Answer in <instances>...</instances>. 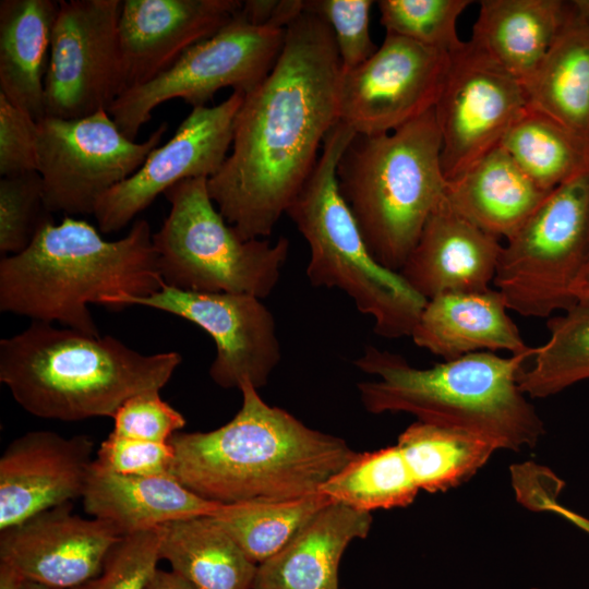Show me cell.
<instances>
[{
	"mask_svg": "<svg viewBox=\"0 0 589 589\" xmlns=\"http://www.w3.org/2000/svg\"><path fill=\"white\" fill-rule=\"evenodd\" d=\"M241 5L240 0L122 1L119 43L125 89L166 71L231 21Z\"/></svg>",
	"mask_w": 589,
	"mask_h": 589,
	"instance_id": "d6986e66",
	"label": "cell"
},
{
	"mask_svg": "<svg viewBox=\"0 0 589 589\" xmlns=\"http://www.w3.org/2000/svg\"><path fill=\"white\" fill-rule=\"evenodd\" d=\"M496 289L437 296L426 301L411 333L416 346L453 360L481 351H531Z\"/></svg>",
	"mask_w": 589,
	"mask_h": 589,
	"instance_id": "44dd1931",
	"label": "cell"
},
{
	"mask_svg": "<svg viewBox=\"0 0 589 589\" xmlns=\"http://www.w3.org/2000/svg\"><path fill=\"white\" fill-rule=\"evenodd\" d=\"M37 171L0 179V252L4 256L23 252L38 232L53 221Z\"/></svg>",
	"mask_w": 589,
	"mask_h": 589,
	"instance_id": "e575fe53",
	"label": "cell"
},
{
	"mask_svg": "<svg viewBox=\"0 0 589 589\" xmlns=\"http://www.w3.org/2000/svg\"><path fill=\"white\" fill-rule=\"evenodd\" d=\"M528 109L522 83L472 41H464L450 52L434 107L445 180L454 179L500 146Z\"/></svg>",
	"mask_w": 589,
	"mask_h": 589,
	"instance_id": "4fadbf2b",
	"label": "cell"
},
{
	"mask_svg": "<svg viewBox=\"0 0 589 589\" xmlns=\"http://www.w3.org/2000/svg\"><path fill=\"white\" fill-rule=\"evenodd\" d=\"M175 450L168 443L125 437L111 432L97 450L95 462L115 473L136 477L171 476Z\"/></svg>",
	"mask_w": 589,
	"mask_h": 589,
	"instance_id": "f35d334b",
	"label": "cell"
},
{
	"mask_svg": "<svg viewBox=\"0 0 589 589\" xmlns=\"http://www.w3.org/2000/svg\"><path fill=\"white\" fill-rule=\"evenodd\" d=\"M112 419L113 433L157 443H168L185 425L184 417L161 399L159 390L130 397Z\"/></svg>",
	"mask_w": 589,
	"mask_h": 589,
	"instance_id": "74e56055",
	"label": "cell"
},
{
	"mask_svg": "<svg viewBox=\"0 0 589 589\" xmlns=\"http://www.w3.org/2000/svg\"><path fill=\"white\" fill-rule=\"evenodd\" d=\"M23 589H56V588H50V587L44 586L41 584L25 580Z\"/></svg>",
	"mask_w": 589,
	"mask_h": 589,
	"instance_id": "bcb514c9",
	"label": "cell"
},
{
	"mask_svg": "<svg viewBox=\"0 0 589 589\" xmlns=\"http://www.w3.org/2000/svg\"><path fill=\"white\" fill-rule=\"evenodd\" d=\"M329 502L317 492L292 500L221 504L211 516L259 565L283 549Z\"/></svg>",
	"mask_w": 589,
	"mask_h": 589,
	"instance_id": "4dcf8cb0",
	"label": "cell"
},
{
	"mask_svg": "<svg viewBox=\"0 0 589 589\" xmlns=\"http://www.w3.org/2000/svg\"><path fill=\"white\" fill-rule=\"evenodd\" d=\"M570 1L482 0L472 41L522 84L564 28Z\"/></svg>",
	"mask_w": 589,
	"mask_h": 589,
	"instance_id": "d4e9b609",
	"label": "cell"
},
{
	"mask_svg": "<svg viewBox=\"0 0 589 589\" xmlns=\"http://www.w3.org/2000/svg\"><path fill=\"white\" fill-rule=\"evenodd\" d=\"M448 63L447 52L386 34L369 59L341 72L339 121L356 134L395 131L435 107Z\"/></svg>",
	"mask_w": 589,
	"mask_h": 589,
	"instance_id": "5bb4252c",
	"label": "cell"
},
{
	"mask_svg": "<svg viewBox=\"0 0 589 589\" xmlns=\"http://www.w3.org/2000/svg\"><path fill=\"white\" fill-rule=\"evenodd\" d=\"M144 589H196L188 580L172 570L156 569Z\"/></svg>",
	"mask_w": 589,
	"mask_h": 589,
	"instance_id": "60d3db41",
	"label": "cell"
},
{
	"mask_svg": "<svg viewBox=\"0 0 589 589\" xmlns=\"http://www.w3.org/2000/svg\"><path fill=\"white\" fill-rule=\"evenodd\" d=\"M243 98L244 94L232 92L216 106L192 108L167 143L99 199L94 212L99 231L123 229L159 194L183 180L216 175L229 155Z\"/></svg>",
	"mask_w": 589,
	"mask_h": 589,
	"instance_id": "2e32d148",
	"label": "cell"
},
{
	"mask_svg": "<svg viewBox=\"0 0 589 589\" xmlns=\"http://www.w3.org/2000/svg\"><path fill=\"white\" fill-rule=\"evenodd\" d=\"M373 4L372 0H303V9L332 29L341 72L360 65L377 49L370 35Z\"/></svg>",
	"mask_w": 589,
	"mask_h": 589,
	"instance_id": "8d00e7d4",
	"label": "cell"
},
{
	"mask_svg": "<svg viewBox=\"0 0 589 589\" xmlns=\"http://www.w3.org/2000/svg\"><path fill=\"white\" fill-rule=\"evenodd\" d=\"M341 62L329 26L303 11L288 25L269 74L244 95L231 152L209 195L244 239L268 237L339 122Z\"/></svg>",
	"mask_w": 589,
	"mask_h": 589,
	"instance_id": "6da1fadb",
	"label": "cell"
},
{
	"mask_svg": "<svg viewBox=\"0 0 589 589\" xmlns=\"http://www.w3.org/2000/svg\"><path fill=\"white\" fill-rule=\"evenodd\" d=\"M550 192L532 182L500 145L446 181L444 196L470 223L507 240Z\"/></svg>",
	"mask_w": 589,
	"mask_h": 589,
	"instance_id": "cb8c5ba5",
	"label": "cell"
},
{
	"mask_svg": "<svg viewBox=\"0 0 589 589\" xmlns=\"http://www.w3.org/2000/svg\"><path fill=\"white\" fill-rule=\"evenodd\" d=\"M555 512H558L560 514L564 515L565 517H567L568 519H570L573 522H575L577 526H579L580 528H582L584 530H586L587 532H589V520L575 514V513H572L565 508H560V507H555L554 508Z\"/></svg>",
	"mask_w": 589,
	"mask_h": 589,
	"instance_id": "ee69618b",
	"label": "cell"
},
{
	"mask_svg": "<svg viewBox=\"0 0 589 589\" xmlns=\"http://www.w3.org/2000/svg\"><path fill=\"white\" fill-rule=\"evenodd\" d=\"M434 108L393 132L354 134L336 169L338 189L373 256L400 272L446 180Z\"/></svg>",
	"mask_w": 589,
	"mask_h": 589,
	"instance_id": "8992f818",
	"label": "cell"
},
{
	"mask_svg": "<svg viewBox=\"0 0 589 589\" xmlns=\"http://www.w3.org/2000/svg\"><path fill=\"white\" fill-rule=\"evenodd\" d=\"M142 305L182 317L207 333L216 356L212 380L223 388L250 383L260 389L280 360L276 322L262 299L250 294L183 290L166 284L145 297H122L115 309Z\"/></svg>",
	"mask_w": 589,
	"mask_h": 589,
	"instance_id": "9a60e30c",
	"label": "cell"
},
{
	"mask_svg": "<svg viewBox=\"0 0 589 589\" xmlns=\"http://www.w3.org/2000/svg\"><path fill=\"white\" fill-rule=\"evenodd\" d=\"M501 146L532 182L548 192L589 170V144L530 107Z\"/></svg>",
	"mask_w": 589,
	"mask_h": 589,
	"instance_id": "f546056e",
	"label": "cell"
},
{
	"mask_svg": "<svg viewBox=\"0 0 589 589\" xmlns=\"http://www.w3.org/2000/svg\"><path fill=\"white\" fill-rule=\"evenodd\" d=\"M532 589H536V588H532Z\"/></svg>",
	"mask_w": 589,
	"mask_h": 589,
	"instance_id": "c3c4849f",
	"label": "cell"
},
{
	"mask_svg": "<svg viewBox=\"0 0 589 589\" xmlns=\"http://www.w3.org/2000/svg\"><path fill=\"white\" fill-rule=\"evenodd\" d=\"M87 435L32 431L0 458V531L82 497L94 460Z\"/></svg>",
	"mask_w": 589,
	"mask_h": 589,
	"instance_id": "ac0fdd59",
	"label": "cell"
},
{
	"mask_svg": "<svg viewBox=\"0 0 589 589\" xmlns=\"http://www.w3.org/2000/svg\"><path fill=\"white\" fill-rule=\"evenodd\" d=\"M587 265H589V242H588Z\"/></svg>",
	"mask_w": 589,
	"mask_h": 589,
	"instance_id": "7dc6e473",
	"label": "cell"
},
{
	"mask_svg": "<svg viewBox=\"0 0 589 589\" xmlns=\"http://www.w3.org/2000/svg\"><path fill=\"white\" fill-rule=\"evenodd\" d=\"M82 501L88 515L111 525L121 536L212 515L221 505L199 496L172 476H124L95 460Z\"/></svg>",
	"mask_w": 589,
	"mask_h": 589,
	"instance_id": "603a6c76",
	"label": "cell"
},
{
	"mask_svg": "<svg viewBox=\"0 0 589 589\" xmlns=\"http://www.w3.org/2000/svg\"><path fill=\"white\" fill-rule=\"evenodd\" d=\"M549 339L537 347L532 365L522 369L518 384L526 396L544 398L589 380V302L576 301L549 318Z\"/></svg>",
	"mask_w": 589,
	"mask_h": 589,
	"instance_id": "1f68e13d",
	"label": "cell"
},
{
	"mask_svg": "<svg viewBox=\"0 0 589 589\" xmlns=\"http://www.w3.org/2000/svg\"><path fill=\"white\" fill-rule=\"evenodd\" d=\"M159 556L196 589H252L257 564L211 515L159 527Z\"/></svg>",
	"mask_w": 589,
	"mask_h": 589,
	"instance_id": "83f0119b",
	"label": "cell"
},
{
	"mask_svg": "<svg viewBox=\"0 0 589 589\" xmlns=\"http://www.w3.org/2000/svg\"><path fill=\"white\" fill-rule=\"evenodd\" d=\"M181 361L38 321L0 340V382L31 414L61 421L113 418L130 397L160 390Z\"/></svg>",
	"mask_w": 589,
	"mask_h": 589,
	"instance_id": "5b68a950",
	"label": "cell"
},
{
	"mask_svg": "<svg viewBox=\"0 0 589 589\" xmlns=\"http://www.w3.org/2000/svg\"><path fill=\"white\" fill-rule=\"evenodd\" d=\"M37 171V121L0 94V175Z\"/></svg>",
	"mask_w": 589,
	"mask_h": 589,
	"instance_id": "ab89813d",
	"label": "cell"
},
{
	"mask_svg": "<svg viewBox=\"0 0 589 589\" xmlns=\"http://www.w3.org/2000/svg\"><path fill=\"white\" fill-rule=\"evenodd\" d=\"M164 195L170 211L153 245L167 286L260 299L272 293L288 257L287 238L244 239L219 213L206 178L183 180Z\"/></svg>",
	"mask_w": 589,
	"mask_h": 589,
	"instance_id": "ba28073f",
	"label": "cell"
},
{
	"mask_svg": "<svg viewBox=\"0 0 589 589\" xmlns=\"http://www.w3.org/2000/svg\"><path fill=\"white\" fill-rule=\"evenodd\" d=\"M226 424L208 432H177L171 476L218 504L284 501L320 492L357 455L340 437L266 404L250 383Z\"/></svg>",
	"mask_w": 589,
	"mask_h": 589,
	"instance_id": "7a4b0ae2",
	"label": "cell"
},
{
	"mask_svg": "<svg viewBox=\"0 0 589 589\" xmlns=\"http://www.w3.org/2000/svg\"><path fill=\"white\" fill-rule=\"evenodd\" d=\"M59 1H0V94L35 121L46 117L45 77Z\"/></svg>",
	"mask_w": 589,
	"mask_h": 589,
	"instance_id": "484cf974",
	"label": "cell"
},
{
	"mask_svg": "<svg viewBox=\"0 0 589 589\" xmlns=\"http://www.w3.org/2000/svg\"><path fill=\"white\" fill-rule=\"evenodd\" d=\"M396 445L419 490L432 493L469 480L496 449L474 434L421 421L399 434Z\"/></svg>",
	"mask_w": 589,
	"mask_h": 589,
	"instance_id": "f1b7e54d",
	"label": "cell"
},
{
	"mask_svg": "<svg viewBox=\"0 0 589 589\" xmlns=\"http://www.w3.org/2000/svg\"><path fill=\"white\" fill-rule=\"evenodd\" d=\"M537 351L501 357L469 353L428 369L374 346L354 361L375 380L358 384L371 413L407 412L418 421L466 431L496 449L533 447L544 424L518 384L524 363Z\"/></svg>",
	"mask_w": 589,
	"mask_h": 589,
	"instance_id": "277c9868",
	"label": "cell"
},
{
	"mask_svg": "<svg viewBox=\"0 0 589 589\" xmlns=\"http://www.w3.org/2000/svg\"><path fill=\"white\" fill-rule=\"evenodd\" d=\"M45 77L46 116L76 119L108 110L124 92L121 0H58Z\"/></svg>",
	"mask_w": 589,
	"mask_h": 589,
	"instance_id": "7c38bea8",
	"label": "cell"
},
{
	"mask_svg": "<svg viewBox=\"0 0 589 589\" xmlns=\"http://www.w3.org/2000/svg\"><path fill=\"white\" fill-rule=\"evenodd\" d=\"M371 525V513L329 502L257 565L252 589H339L341 556L352 541L368 536Z\"/></svg>",
	"mask_w": 589,
	"mask_h": 589,
	"instance_id": "7402d4cb",
	"label": "cell"
},
{
	"mask_svg": "<svg viewBox=\"0 0 589 589\" xmlns=\"http://www.w3.org/2000/svg\"><path fill=\"white\" fill-rule=\"evenodd\" d=\"M165 285L145 219L115 241L85 220L48 223L21 253L0 261V311L53 323L91 336L99 330L88 304L113 308Z\"/></svg>",
	"mask_w": 589,
	"mask_h": 589,
	"instance_id": "3957f363",
	"label": "cell"
},
{
	"mask_svg": "<svg viewBox=\"0 0 589 589\" xmlns=\"http://www.w3.org/2000/svg\"><path fill=\"white\" fill-rule=\"evenodd\" d=\"M166 131L163 122L136 143L105 109L76 119L46 116L37 122V172L48 209L94 215L99 199L143 165Z\"/></svg>",
	"mask_w": 589,
	"mask_h": 589,
	"instance_id": "8fae6325",
	"label": "cell"
},
{
	"mask_svg": "<svg viewBox=\"0 0 589 589\" xmlns=\"http://www.w3.org/2000/svg\"><path fill=\"white\" fill-rule=\"evenodd\" d=\"M522 85L530 108L589 144V20L573 1L564 28Z\"/></svg>",
	"mask_w": 589,
	"mask_h": 589,
	"instance_id": "4316f807",
	"label": "cell"
},
{
	"mask_svg": "<svg viewBox=\"0 0 589 589\" xmlns=\"http://www.w3.org/2000/svg\"><path fill=\"white\" fill-rule=\"evenodd\" d=\"M320 492L333 502L371 513L378 508L408 506L419 488L399 447L393 445L357 453L321 486Z\"/></svg>",
	"mask_w": 589,
	"mask_h": 589,
	"instance_id": "d6a6232c",
	"label": "cell"
},
{
	"mask_svg": "<svg viewBox=\"0 0 589 589\" xmlns=\"http://www.w3.org/2000/svg\"><path fill=\"white\" fill-rule=\"evenodd\" d=\"M576 10L589 20V0H573Z\"/></svg>",
	"mask_w": 589,
	"mask_h": 589,
	"instance_id": "f6af8a7d",
	"label": "cell"
},
{
	"mask_svg": "<svg viewBox=\"0 0 589 589\" xmlns=\"http://www.w3.org/2000/svg\"><path fill=\"white\" fill-rule=\"evenodd\" d=\"M503 244L441 199L399 272L430 300L437 296L483 291L493 284Z\"/></svg>",
	"mask_w": 589,
	"mask_h": 589,
	"instance_id": "ffe728a7",
	"label": "cell"
},
{
	"mask_svg": "<svg viewBox=\"0 0 589 589\" xmlns=\"http://www.w3.org/2000/svg\"><path fill=\"white\" fill-rule=\"evenodd\" d=\"M354 134L341 121L330 129L286 214L309 245L306 277L312 286L345 292L373 320L376 335L410 337L428 300L373 256L338 189L337 164Z\"/></svg>",
	"mask_w": 589,
	"mask_h": 589,
	"instance_id": "52a82bcc",
	"label": "cell"
},
{
	"mask_svg": "<svg viewBox=\"0 0 589 589\" xmlns=\"http://www.w3.org/2000/svg\"><path fill=\"white\" fill-rule=\"evenodd\" d=\"M159 527L123 536L109 551L101 572L72 589H144L157 569Z\"/></svg>",
	"mask_w": 589,
	"mask_h": 589,
	"instance_id": "d590c367",
	"label": "cell"
},
{
	"mask_svg": "<svg viewBox=\"0 0 589 589\" xmlns=\"http://www.w3.org/2000/svg\"><path fill=\"white\" fill-rule=\"evenodd\" d=\"M376 3L386 34L450 53L464 43L457 35V20L472 1L381 0Z\"/></svg>",
	"mask_w": 589,
	"mask_h": 589,
	"instance_id": "836d02e7",
	"label": "cell"
},
{
	"mask_svg": "<svg viewBox=\"0 0 589 589\" xmlns=\"http://www.w3.org/2000/svg\"><path fill=\"white\" fill-rule=\"evenodd\" d=\"M588 242L589 170L552 190L503 245L493 285L508 310L548 317L570 308Z\"/></svg>",
	"mask_w": 589,
	"mask_h": 589,
	"instance_id": "9c48e42d",
	"label": "cell"
},
{
	"mask_svg": "<svg viewBox=\"0 0 589 589\" xmlns=\"http://www.w3.org/2000/svg\"><path fill=\"white\" fill-rule=\"evenodd\" d=\"M67 503L0 531V561L25 580L72 589L96 577L123 537L111 525L73 514Z\"/></svg>",
	"mask_w": 589,
	"mask_h": 589,
	"instance_id": "e0dca14e",
	"label": "cell"
},
{
	"mask_svg": "<svg viewBox=\"0 0 589 589\" xmlns=\"http://www.w3.org/2000/svg\"><path fill=\"white\" fill-rule=\"evenodd\" d=\"M286 33L287 28L275 24L251 22L240 9L224 27L190 47L166 71L125 89L107 111L119 130L134 141L153 110L168 100L180 98L196 108L205 107L225 87L247 95L274 68Z\"/></svg>",
	"mask_w": 589,
	"mask_h": 589,
	"instance_id": "30bf717a",
	"label": "cell"
},
{
	"mask_svg": "<svg viewBox=\"0 0 589 589\" xmlns=\"http://www.w3.org/2000/svg\"><path fill=\"white\" fill-rule=\"evenodd\" d=\"M573 297L575 301H588L589 302V265H587L573 288Z\"/></svg>",
	"mask_w": 589,
	"mask_h": 589,
	"instance_id": "7bdbcfd3",
	"label": "cell"
},
{
	"mask_svg": "<svg viewBox=\"0 0 589 589\" xmlns=\"http://www.w3.org/2000/svg\"><path fill=\"white\" fill-rule=\"evenodd\" d=\"M25 578L10 564L0 561V589H23Z\"/></svg>",
	"mask_w": 589,
	"mask_h": 589,
	"instance_id": "b9f144b4",
	"label": "cell"
}]
</instances>
